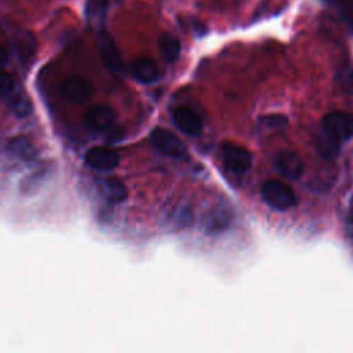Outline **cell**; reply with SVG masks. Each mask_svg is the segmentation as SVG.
<instances>
[{
	"mask_svg": "<svg viewBox=\"0 0 353 353\" xmlns=\"http://www.w3.org/2000/svg\"><path fill=\"white\" fill-rule=\"evenodd\" d=\"M321 127L339 141L349 139L353 135V116L341 110L330 112L323 117Z\"/></svg>",
	"mask_w": 353,
	"mask_h": 353,
	"instance_id": "obj_5",
	"label": "cell"
},
{
	"mask_svg": "<svg viewBox=\"0 0 353 353\" xmlns=\"http://www.w3.org/2000/svg\"><path fill=\"white\" fill-rule=\"evenodd\" d=\"M62 97L73 103H85L95 92L94 84L84 76L66 77L59 88Z\"/></svg>",
	"mask_w": 353,
	"mask_h": 353,
	"instance_id": "obj_3",
	"label": "cell"
},
{
	"mask_svg": "<svg viewBox=\"0 0 353 353\" xmlns=\"http://www.w3.org/2000/svg\"><path fill=\"white\" fill-rule=\"evenodd\" d=\"M84 160L90 168L101 172H108L117 167L120 157L117 152L110 148L94 146L85 152Z\"/></svg>",
	"mask_w": 353,
	"mask_h": 353,
	"instance_id": "obj_6",
	"label": "cell"
},
{
	"mask_svg": "<svg viewBox=\"0 0 353 353\" xmlns=\"http://www.w3.org/2000/svg\"><path fill=\"white\" fill-rule=\"evenodd\" d=\"M276 170L287 179H298L303 172V163L298 153L292 150H281L274 160Z\"/></svg>",
	"mask_w": 353,
	"mask_h": 353,
	"instance_id": "obj_10",
	"label": "cell"
},
{
	"mask_svg": "<svg viewBox=\"0 0 353 353\" xmlns=\"http://www.w3.org/2000/svg\"><path fill=\"white\" fill-rule=\"evenodd\" d=\"M339 139L330 134L323 127L316 135V148L325 159H334L339 152Z\"/></svg>",
	"mask_w": 353,
	"mask_h": 353,
	"instance_id": "obj_14",
	"label": "cell"
},
{
	"mask_svg": "<svg viewBox=\"0 0 353 353\" xmlns=\"http://www.w3.org/2000/svg\"><path fill=\"white\" fill-rule=\"evenodd\" d=\"M6 101L17 117H26L32 110V102L25 94H11Z\"/></svg>",
	"mask_w": 353,
	"mask_h": 353,
	"instance_id": "obj_19",
	"label": "cell"
},
{
	"mask_svg": "<svg viewBox=\"0 0 353 353\" xmlns=\"http://www.w3.org/2000/svg\"><path fill=\"white\" fill-rule=\"evenodd\" d=\"M222 161L230 172L244 174L252 165V156L247 148L233 142H225L222 145Z\"/></svg>",
	"mask_w": 353,
	"mask_h": 353,
	"instance_id": "obj_4",
	"label": "cell"
},
{
	"mask_svg": "<svg viewBox=\"0 0 353 353\" xmlns=\"http://www.w3.org/2000/svg\"><path fill=\"white\" fill-rule=\"evenodd\" d=\"M108 0H87L85 4V17L91 23L98 25L106 17L108 11Z\"/></svg>",
	"mask_w": 353,
	"mask_h": 353,
	"instance_id": "obj_18",
	"label": "cell"
},
{
	"mask_svg": "<svg viewBox=\"0 0 353 353\" xmlns=\"http://www.w3.org/2000/svg\"><path fill=\"white\" fill-rule=\"evenodd\" d=\"M287 117L283 116V114H266L263 117H261V123L266 127H270V128H283L287 125Z\"/></svg>",
	"mask_w": 353,
	"mask_h": 353,
	"instance_id": "obj_20",
	"label": "cell"
},
{
	"mask_svg": "<svg viewBox=\"0 0 353 353\" xmlns=\"http://www.w3.org/2000/svg\"><path fill=\"white\" fill-rule=\"evenodd\" d=\"M98 48L106 68L113 73H120L123 70L121 57L113 39L105 30L98 34Z\"/></svg>",
	"mask_w": 353,
	"mask_h": 353,
	"instance_id": "obj_9",
	"label": "cell"
},
{
	"mask_svg": "<svg viewBox=\"0 0 353 353\" xmlns=\"http://www.w3.org/2000/svg\"><path fill=\"white\" fill-rule=\"evenodd\" d=\"M150 142L152 145L164 156H168L171 159L182 160L188 157V149L185 143L176 137L172 131L156 127L150 132Z\"/></svg>",
	"mask_w": 353,
	"mask_h": 353,
	"instance_id": "obj_2",
	"label": "cell"
},
{
	"mask_svg": "<svg viewBox=\"0 0 353 353\" xmlns=\"http://www.w3.org/2000/svg\"><path fill=\"white\" fill-rule=\"evenodd\" d=\"M131 74L137 81L142 84H150L159 79V68L152 58L143 57L132 62Z\"/></svg>",
	"mask_w": 353,
	"mask_h": 353,
	"instance_id": "obj_11",
	"label": "cell"
},
{
	"mask_svg": "<svg viewBox=\"0 0 353 353\" xmlns=\"http://www.w3.org/2000/svg\"><path fill=\"white\" fill-rule=\"evenodd\" d=\"M7 152L21 161H33L37 156L34 145L23 137H14L7 142Z\"/></svg>",
	"mask_w": 353,
	"mask_h": 353,
	"instance_id": "obj_12",
	"label": "cell"
},
{
	"mask_svg": "<svg viewBox=\"0 0 353 353\" xmlns=\"http://www.w3.org/2000/svg\"><path fill=\"white\" fill-rule=\"evenodd\" d=\"M171 116L174 124L188 135H197L203 130V121L200 116L186 105L174 108Z\"/></svg>",
	"mask_w": 353,
	"mask_h": 353,
	"instance_id": "obj_8",
	"label": "cell"
},
{
	"mask_svg": "<svg viewBox=\"0 0 353 353\" xmlns=\"http://www.w3.org/2000/svg\"><path fill=\"white\" fill-rule=\"evenodd\" d=\"M99 189H101V193L103 194V197L106 200H109L110 203H114V204H119V203H123L125 199H127V188L125 185L116 179V178H105L101 181V185H99Z\"/></svg>",
	"mask_w": 353,
	"mask_h": 353,
	"instance_id": "obj_13",
	"label": "cell"
},
{
	"mask_svg": "<svg viewBox=\"0 0 353 353\" xmlns=\"http://www.w3.org/2000/svg\"><path fill=\"white\" fill-rule=\"evenodd\" d=\"M159 46H160V51L167 62L172 63L179 58L181 43H179V39L176 36H174L172 33H163L160 36Z\"/></svg>",
	"mask_w": 353,
	"mask_h": 353,
	"instance_id": "obj_17",
	"label": "cell"
},
{
	"mask_svg": "<svg viewBox=\"0 0 353 353\" xmlns=\"http://www.w3.org/2000/svg\"><path fill=\"white\" fill-rule=\"evenodd\" d=\"M14 85H15V83H14V77H12L10 73L4 72V73H3V76H1V83H0V87H1V97H3V99H7V98L12 94V91H14Z\"/></svg>",
	"mask_w": 353,
	"mask_h": 353,
	"instance_id": "obj_21",
	"label": "cell"
},
{
	"mask_svg": "<svg viewBox=\"0 0 353 353\" xmlns=\"http://www.w3.org/2000/svg\"><path fill=\"white\" fill-rule=\"evenodd\" d=\"M261 194L263 201L273 210L285 211L296 204V194L287 183L269 179L261 188Z\"/></svg>",
	"mask_w": 353,
	"mask_h": 353,
	"instance_id": "obj_1",
	"label": "cell"
},
{
	"mask_svg": "<svg viewBox=\"0 0 353 353\" xmlns=\"http://www.w3.org/2000/svg\"><path fill=\"white\" fill-rule=\"evenodd\" d=\"M352 6H353V0H352Z\"/></svg>",
	"mask_w": 353,
	"mask_h": 353,
	"instance_id": "obj_23",
	"label": "cell"
},
{
	"mask_svg": "<svg viewBox=\"0 0 353 353\" xmlns=\"http://www.w3.org/2000/svg\"><path fill=\"white\" fill-rule=\"evenodd\" d=\"M347 225H349V230H350V233L353 234V211H352V212H350V215H349Z\"/></svg>",
	"mask_w": 353,
	"mask_h": 353,
	"instance_id": "obj_22",
	"label": "cell"
},
{
	"mask_svg": "<svg viewBox=\"0 0 353 353\" xmlns=\"http://www.w3.org/2000/svg\"><path fill=\"white\" fill-rule=\"evenodd\" d=\"M230 221H232V215L226 208H222V207L214 208L205 219V230L208 233L222 232L230 225Z\"/></svg>",
	"mask_w": 353,
	"mask_h": 353,
	"instance_id": "obj_16",
	"label": "cell"
},
{
	"mask_svg": "<svg viewBox=\"0 0 353 353\" xmlns=\"http://www.w3.org/2000/svg\"><path fill=\"white\" fill-rule=\"evenodd\" d=\"M116 120V112L109 105H95L91 106L84 113V124L94 131L109 130Z\"/></svg>",
	"mask_w": 353,
	"mask_h": 353,
	"instance_id": "obj_7",
	"label": "cell"
},
{
	"mask_svg": "<svg viewBox=\"0 0 353 353\" xmlns=\"http://www.w3.org/2000/svg\"><path fill=\"white\" fill-rule=\"evenodd\" d=\"M15 50L22 62H28L36 52V39L30 32L21 30L15 36Z\"/></svg>",
	"mask_w": 353,
	"mask_h": 353,
	"instance_id": "obj_15",
	"label": "cell"
}]
</instances>
